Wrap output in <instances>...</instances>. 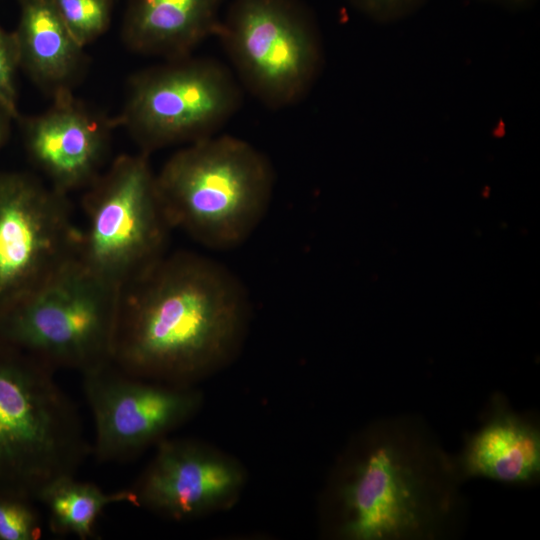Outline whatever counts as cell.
I'll return each mask as SVG.
<instances>
[{
  "label": "cell",
  "mask_w": 540,
  "mask_h": 540,
  "mask_svg": "<svg viewBox=\"0 0 540 540\" xmlns=\"http://www.w3.org/2000/svg\"><path fill=\"white\" fill-rule=\"evenodd\" d=\"M58 12L74 39L85 47L108 28L111 0H54Z\"/></svg>",
  "instance_id": "cell-18"
},
{
  "label": "cell",
  "mask_w": 540,
  "mask_h": 540,
  "mask_svg": "<svg viewBox=\"0 0 540 540\" xmlns=\"http://www.w3.org/2000/svg\"><path fill=\"white\" fill-rule=\"evenodd\" d=\"M242 86L215 59L166 60L134 75L116 125L147 155L216 135L239 110Z\"/></svg>",
  "instance_id": "cell-8"
},
{
  "label": "cell",
  "mask_w": 540,
  "mask_h": 540,
  "mask_svg": "<svg viewBox=\"0 0 540 540\" xmlns=\"http://www.w3.org/2000/svg\"><path fill=\"white\" fill-rule=\"evenodd\" d=\"M237 472L195 446L165 441L132 488L136 505L182 519L229 494Z\"/></svg>",
  "instance_id": "cell-12"
},
{
  "label": "cell",
  "mask_w": 540,
  "mask_h": 540,
  "mask_svg": "<svg viewBox=\"0 0 540 540\" xmlns=\"http://www.w3.org/2000/svg\"><path fill=\"white\" fill-rule=\"evenodd\" d=\"M54 373L0 342V488L35 501L55 480L76 475L91 453L77 408Z\"/></svg>",
  "instance_id": "cell-4"
},
{
  "label": "cell",
  "mask_w": 540,
  "mask_h": 540,
  "mask_svg": "<svg viewBox=\"0 0 540 540\" xmlns=\"http://www.w3.org/2000/svg\"><path fill=\"white\" fill-rule=\"evenodd\" d=\"M115 125L67 94L24 119L22 132L29 160L49 185L68 195L86 189L103 171Z\"/></svg>",
  "instance_id": "cell-11"
},
{
  "label": "cell",
  "mask_w": 540,
  "mask_h": 540,
  "mask_svg": "<svg viewBox=\"0 0 540 540\" xmlns=\"http://www.w3.org/2000/svg\"><path fill=\"white\" fill-rule=\"evenodd\" d=\"M68 195L25 172H0V308L78 258Z\"/></svg>",
  "instance_id": "cell-9"
},
{
  "label": "cell",
  "mask_w": 540,
  "mask_h": 540,
  "mask_svg": "<svg viewBox=\"0 0 540 540\" xmlns=\"http://www.w3.org/2000/svg\"><path fill=\"white\" fill-rule=\"evenodd\" d=\"M249 309L245 285L225 265L167 253L120 288L113 364L157 382L191 379L232 353Z\"/></svg>",
  "instance_id": "cell-1"
},
{
  "label": "cell",
  "mask_w": 540,
  "mask_h": 540,
  "mask_svg": "<svg viewBox=\"0 0 540 540\" xmlns=\"http://www.w3.org/2000/svg\"><path fill=\"white\" fill-rule=\"evenodd\" d=\"M454 459L462 482L481 477L506 484L535 483L540 476L539 425L494 394L482 425L467 435Z\"/></svg>",
  "instance_id": "cell-13"
},
{
  "label": "cell",
  "mask_w": 540,
  "mask_h": 540,
  "mask_svg": "<svg viewBox=\"0 0 540 540\" xmlns=\"http://www.w3.org/2000/svg\"><path fill=\"white\" fill-rule=\"evenodd\" d=\"M37 502L47 510L49 530L56 535H73L81 540L96 536V524L110 505H136L131 489L105 492L91 482L80 481L76 475L63 476L49 484Z\"/></svg>",
  "instance_id": "cell-16"
},
{
  "label": "cell",
  "mask_w": 540,
  "mask_h": 540,
  "mask_svg": "<svg viewBox=\"0 0 540 540\" xmlns=\"http://www.w3.org/2000/svg\"><path fill=\"white\" fill-rule=\"evenodd\" d=\"M12 118L0 109V150L9 136V122Z\"/></svg>",
  "instance_id": "cell-21"
},
{
  "label": "cell",
  "mask_w": 540,
  "mask_h": 540,
  "mask_svg": "<svg viewBox=\"0 0 540 540\" xmlns=\"http://www.w3.org/2000/svg\"><path fill=\"white\" fill-rule=\"evenodd\" d=\"M85 190L78 259L121 288L167 254L173 230L149 155H119Z\"/></svg>",
  "instance_id": "cell-6"
},
{
  "label": "cell",
  "mask_w": 540,
  "mask_h": 540,
  "mask_svg": "<svg viewBox=\"0 0 540 540\" xmlns=\"http://www.w3.org/2000/svg\"><path fill=\"white\" fill-rule=\"evenodd\" d=\"M493 1L502 3L504 5L518 6L523 3H526L528 0H493Z\"/></svg>",
  "instance_id": "cell-22"
},
{
  "label": "cell",
  "mask_w": 540,
  "mask_h": 540,
  "mask_svg": "<svg viewBox=\"0 0 540 540\" xmlns=\"http://www.w3.org/2000/svg\"><path fill=\"white\" fill-rule=\"evenodd\" d=\"M14 33L19 66L51 97L72 94L84 74L82 47L64 24L54 0H18Z\"/></svg>",
  "instance_id": "cell-15"
},
{
  "label": "cell",
  "mask_w": 540,
  "mask_h": 540,
  "mask_svg": "<svg viewBox=\"0 0 540 540\" xmlns=\"http://www.w3.org/2000/svg\"><path fill=\"white\" fill-rule=\"evenodd\" d=\"M95 428L91 453L101 462L124 461L185 420L197 397L176 386L130 375L111 363L82 374Z\"/></svg>",
  "instance_id": "cell-10"
},
{
  "label": "cell",
  "mask_w": 540,
  "mask_h": 540,
  "mask_svg": "<svg viewBox=\"0 0 540 540\" xmlns=\"http://www.w3.org/2000/svg\"><path fill=\"white\" fill-rule=\"evenodd\" d=\"M36 501L15 490L0 488V540H39L43 522Z\"/></svg>",
  "instance_id": "cell-17"
},
{
  "label": "cell",
  "mask_w": 540,
  "mask_h": 540,
  "mask_svg": "<svg viewBox=\"0 0 540 540\" xmlns=\"http://www.w3.org/2000/svg\"><path fill=\"white\" fill-rule=\"evenodd\" d=\"M224 0H129L122 39L133 52L173 60L217 36Z\"/></svg>",
  "instance_id": "cell-14"
},
{
  "label": "cell",
  "mask_w": 540,
  "mask_h": 540,
  "mask_svg": "<svg viewBox=\"0 0 540 540\" xmlns=\"http://www.w3.org/2000/svg\"><path fill=\"white\" fill-rule=\"evenodd\" d=\"M119 301L120 288L77 258L0 308V342L82 375L113 363Z\"/></svg>",
  "instance_id": "cell-5"
},
{
  "label": "cell",
  "mask_w": 540,
  "mask_h": 540,
  "mask_svg": "<svg viewBox=\"0 0 540 540\" xmlns=\"http://www.w3.org/2000/svg\"><path fill=\"white\" fill-rule=\"evenodd\" d=\"M361 11L376 18H393L414 8L420 0H349Z\"/></svg>",
  "instance_id": "cell-20"
},
{
  "label": "cell",
  "mask_w": 540,
  "mask_h": 540,
  "mask_svg": "<svg viewBox=\"0 0 540 540\" xmlns=\"http://www.w3.org/2000/svg\"><path fill=\"white\" fill-rule=\"evenodd\" d=\"M463 483L417 416L382 418L339 488L340 536L351 540H440L464 519Z\"/></svg>",
  "instance_id": "cell-2"
},
{
  "label": "cell",
  "mask_w": 540,
  "mask_h": 540,
  "mask_svg": "<svg viewBox=\"0 0 540 540\" xmlns=\"http://www.w3.org/2000/svg\"><path fill=\"white\" fill-rule=\"evenodd\" d=\"M217 37L242 88L269 108L296 104L317 76L318 30L301 0H233Z\"/></svg>",
  "instance_id": "cell-7"
},
{
  "label": "cell",
  "mask_w": 540,
  "mask_h": 540,
  "mask_svg": "<svg viewBox=\"0 0 540 540\" xmlns=\"http://www.w3.org/2000/svg\"><path fill=\"white\" fill-rule=\"evenodd\" d=\"M20 68L14 33L0 27V109L18 119L16 71Z\"/></svg>",
  "instance_id": "cell-19"
},
{
  "label": "cell",
  "mask_w": 540,
  "mask_h": 540,
  "mask_svg": "<svg viewBox=\"0 0 540 540\" xmlns=\"http://www.w3.org/2000/svg\"><path fill=\"white\" fill-rule=\"evenodd\" d=\"M156 183L172 229L221 251L243 244L262 222L275 174L270 160L249 142L213 135L176 151Z\"/></svg>",
  "instance_id": "cell-3"
}]
</instances>
